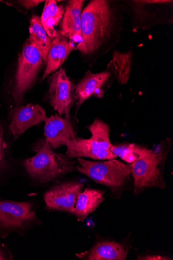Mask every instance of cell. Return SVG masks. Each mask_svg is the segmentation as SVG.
I'll return each instance as SVG.
<instances>
[{
  "instance_id": "6da1fadb",
  "label": "cell",
  "mask_w": 173,
  "mask_h": 260,
  "mask_svg": "<svg viewBox=\"0 0 173 260\" xmlns=\"http://www.w3.org/2000/svg\"><path fill=\"white\" fill-rule=\"evenodd\" d=\"M121 7L116 2L92 0L82 13V41L77 47L84 55H105L118 42L122 30Z\"/></svg>"
},
{
  "instance_id": "7a4b0ae2",
  "label": "cell",
  "mask_w": 173,
  "mask_h": 260,
  "mask_svg": "<svg viewBox=\"0 0 173 260\" xmlns=\"http://www.w3.org/2000/svg\"><path fill=\"white\" fill-rule=\"evenodd\" d=\"M171 145L170 139L166 138L145 156L130 164L135 195L149 188L166 187L164 170Z\"/></svg>"
},
{
  "instance_id": "3957f363",
  "label": "cell",
  "mask_w": 173,
  "mask_h": 260,
  "mask_svg": "<svg viewBox=\"0 0 173 260\" xmlns=\"http://www.w3.org/2000/svg\"><path fill=\"white\" fill-rule=\"evenodd\" d=\"M36 155L24 161L28 174L41 182L52 181L76 170L75 162L66 155L55 153L46 139L34 146Z\"/></svg>"
},
{
  "instance_id": "277c9868",
  "label": "cell",
  "mask_w": 173,
  "mask_h": 260,
  "mask_svg": "<svg viewBox=\"0 0 173 260\" xmlns=\"http://www.w3.org/2000/svg\"><path fill=\"white\" fill-rule=\"evenodd\" d=\"M76 169L96 183L110 188L116 198L131 182L130 164H125L115 158L104 161H93L79 157Z\"/></svg>"
},
{
  "instance_id": "5b68a950",
  "label": "cell",
  "mask_w": 173,
  "mask_h": 260,
  "mask_svg": "<svg viewBox=\"0 0 173 260\" xmlns=\"http://www.w3.org/2000/svg\"><path fill=\"white\" fill-rule=\"evenodd\" d=\"M91 136L90 138H76L67 141L66 156L70 158L89 157L93 159L109 160L116 157L111 151L112 144L110 139L109 125L96 119L88 126Z\"/></svg>"
},
{
  "instance_id": "8992f818",
  "label": "cell",
  "mask_w": 173,
  "mask_h": 260,
  "mask_svg": "<svg viewBox=\"0 0 173 260\" xmlns=\"http://www.w3.org/2000/svg\"><path fill=\"white\" fill-rule=\"evenodd\" d=\"M126 2L129 6L133 31L139 29H147L157 25L172 23V15L170 13L172 1L137 0Z\"/></svg>"
},
{
  "instance_id": "52a82bcc",
  "label": "cell",
  "mask_w": 173,
  "mask_h": 260,
  "mask_svg": "<svg viewBox=\"0 0 173 260\" xmlns=\"http://www.w3.org/2000/svg\"><path fill=\"white\" fill-rule=\"evenodd\" d=\"M43 60L37 47L28 40L19 56L15 84L12 92L14 101L20 102L33 84Z\"/></svg>"
},
{
  "instance_id": "ba28073f",
  "label": "cell",
  "mask_w": 173,
  "mask_h": 260,
  "mask_svg": "<svg viewBox=\"0 0 173 260\" xmlns=\"http://www.w3.org/2000/svg\"><path fill=\"white\" fill-rule=\"evenodd\" d=\"M32 206L28 202L0 200V237L25 230L36 218Z\"/></svg>"
},
{
  "instance_id": "9c48e42d",
  "label": "cell",
  "mask_w": 173,
  "mask_h": 260,
  "mask_svg": "<svg viewBox=\"0 0 173 260\" xmlns=\"http://www.w3.org/2000/svg\"><path fill=\"white\" fill-rule=\"evenodd\" d=\"M49 103L60 115L70 119V110L75 99V86L62 67L49 79Z\"/></svg>"
},
{
  "instance_id": "30bf717a",
  "label": "cell",
  "mask_w": 173,
  "mask_h": 260,
  "mask_svg": "<svg viewBox=\"0 0 173 260\" xmlns=\"http://www.w3.org/2000/svg\"><path fill=\"white\" fill-rule=\"evenodd\" d=\"M83 187L84 184L79 181L64 182L53 187L44 195L47 207L73 214Z\"/></svg>"
},
{
  "instance_id": "8fae6325",
  "label": "cell",
  "mask_w": 173,
  "mask_h": 260,
  "mask_svg": "<svg viewBox=\"0 0 173 260\" xmlns=\"http://www.w3.org/2000/svg\"><path fill=\"white\" fill-rule=\"evenodd\" d=\"M12 117L10 128L15 140L30 127L45 122L48 117L41 106L31 104L14 109Z\"/></svg>"
},
{
  "instance_id": "7c38bea8",
  "label": "cell",
  "mask_w": 173,
  "mask_h": 260,
  "mask_svg": "<svg viewBox=\"0 0 173 260\" xmlns=\"http://www.w3.org/2000/svg\"><path fill=\"white\" fill-rule=\"evenodd\" d=\"M112 73L107 70L101 73L92 74L90 71L75 86V99L77 101V111L82 105L91 96L102 98L103 87L110 79Z\"/></svg>"
},
{
  "instance_id": "4fadbf2b",
  "label": "cell",
  "mask_w": 173,
  "mask_h": 260,
  "mask_svg": "<svg viewBox=\"0 0 173 260\" xmlns=\"http://www.w3.org/2000/svg\"><path fill=\"white\" fill-rule=\"evenodd\" d=\"M45 122L44 135L54 149L64 146L67 141L77 138L70 119L56 114L47 117Z\"/></svg>"
},
{
  "instance_id": "5bb4252c",
  "label": "cell",
  "mask_w": 173,
  "mask_h": 260,
  "mask_svg": "<svg viewBox=\"0 0 173 260\" xmlns=\"http://www.w3.org/2000/svg\"><path fill=\"white\" fill-rule=\"evenodd\" d=\"M84 1L71 0L66 5L59 35L74 42L82 41V13Z\"/></svg>"
},
{
  "instance_id": "9a60e30c",
  "label": "cell",
  "mask_w": 173,
  "mask_h": 260,
  "mask_svg": "<svg viewBox=\"0 0 173 260\" xmlns=\"http://www.w3.org/2000/svg\"><path fill=\"white\" fill-rule=\"evenodd\" d=\"M129 252L125 244L103 241L96 243L90 249L77 253L76 256L86 260H125Z\"/></svg>"
},
{
  "instance_id": "2e32d148",
  "label": "cell",
  "mask_w": 173,
  "mask_h": 260,
  "mask_svg": "<svg viewBox=\"0 0 173 260\" xmlns=\"http://www.w3.org/2000/svg\"><path fill=\"white\" fill-rule=\"evenodd\" d=\"M46 61V68L42 80L56 72L63 63L71 52L76 49L74 42L59 35L52 38Z\"/></svg>"
},
{
  "instance_id": "e0dca14e",
  "label": "cell",
  "mask_w": 173,
  "mask_h": 260,
  "mask_svg": "<svg viewBox=\"0 0 173 260\" xmlns=\"http://www.w3.org/2000/svg\"><path fill=\"white\" fill-rule=\"evenodd\" d=\"M105 192L86 188L79 196L73 215L78 220L83 222L103 202Z\"/></svg>"
},
{
  "instance_id": "ac0fdd59",
  "label": "cell",
  "mask_w": 173,
  "mask_h": 260,
  "mask_svg": "<svg viewBox=\"0 0 173 260\" xmlns=\"http://www.w3.org/2000/svg\"><path fill=\"white\" fill-rule=\"evenodd\" d=\"M64 12V7L58 6L56 1L47 0L45 2L41 21L47 34L51 39L59 35L54 27L62 19Z\"/></svg>"
},
{
  "instance_id": "d6986e66",
  "label": "cell",
  "mask_w": 173,
  "mask_h": 260,
  "mask_svg": "<svg viewBox=\"0 0 173 260\" xmlns=\"http://www.w3.org/2000/svg\"><path fill=\"white\" fill-rule=\"evenodd\" d=\"M30 37L28 41L35 45L40 52L43 62L46 63L47 56L50 50L52 39L47 34L41 21V18L34 15L30 20Z\"/></svg>"
},
{
  "instance_id": "ffe728a7",
  "label": "cell",
  "mask_w": 173,
  "mask_h": 260,
  "mask_svg": "<svg viewBox=\"0 0 173 260\" xmlns=\"http://www.w3.org/2000/svg\"><path fill=\"white\" fill-rule=\"evenodd\" d=\"M132 52H113L112 61L114 73L118 82L121 85L127 84L130 79L132 62Z\"/></svg>"
},
{
  "instance_id": "44dd1931",
  "label": "cell",
  "mask_w": 173,
  "mask_h": 260,
  "mask_svg": "<svg viewBox=\"0 0 173 260\" xmlns=\"http://www.w3.org/2000/svg\"><path fill=\"white\" fill-rule=\"evenodd\" d=\"M150 149L134 144H121L114 145L111 151L116 157H119L128 164H132L142 158Z\"/></svg>"
},
{
  "instance_id": "7402d4cb",
  "label": "cell",
  "mask_w": 173,
  "mask_h": 260,
  "mask_svg": "<svg viewBox=\"0 0 173 260\" xmlns=\"http://www.w3.org/2000/svg\"><path fill=\"white\" fill-rule=\"evenodd\" d=\"M7 145L5 140L4 130L0 126V174L7 167Z\"/></svg>"
},
{
  "instance_id": "603a6c76",
  "label": "cell",
  "mask_w": 173,
  "mask_h": 260,
  "mask_svg": "<svg viewBox=\"0 0 173 260\" xmlns=\"http://www.w3.org/2000/svg\"><path fill=\"white\" fill-rule=\"evenodd\" d=\"M139 260H169L172 259L166 255L160 254H146L145 255H139Z\"/></svg>"
},
{
  "instance_id": "cb8c5ba5",
  "label": "cell",
  "mask_w": 173,
  "mask_h": 260,
  "mask_svg": "<svg viewBox=\"0 0 173 260\" xmlns=\"http://www.w3.org/2000/svg\"><path fill=\"white\" fill-rule=\"evenodd\" d=\"M13 255L9 248L4 244L0 243V260L12 259Z\"/></svg>"
},
{
  "instance_id": "d4e9b609",
  "label": "cell",
  "mask_w": 173,
  "mask_h": 260,
  "mask_svg": "<svg viewBox=\"0 0 173 260\" xmlns=\"http://www.w3.org/2000/svg\"><path fill=\"white\" fill-rule=\"evenodd\" d=\"M43 2V1H40V0L39 1H38V0H29V1L25 0V1H22H22H18L17 3L24 8L30 9L37 6Z\"/></svg>"
}]
</instances>
